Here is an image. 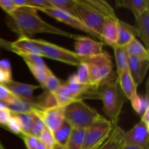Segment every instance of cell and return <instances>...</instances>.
Returning a JSON list of instances; mask_svg holds the SVG:
<instances>
[{
	"label": "cell",
	"instance_id": "52a82bcc",
	"mask_svg": "<svg viewBox=\"0 0 149 149\" xmlns=\"http://www.w3.org/2000/svg\"><path fill=\"white\" fill-rule=\"evenodd\" d=\"M77 16L81 23L88 29L94 32L100 38L103 30L105 17L90 7L83 1V0H77L76 5Z\"/></svg>",
	"mask_w": 149,
	"mask_h": 149
},
{
	"label": "cell",
	"instance_id": "74e56055",
	"mask_svg": "<svg viewBox=\"0 0 149 149\" xmlns=\"http://www.w3.org/2000/svg\"><path fill=\"white\" fill-rule=\"evenodd\" d=\"M6 126L9 128V130L12 132L16 134V135H20V134L21 135L22 134L21 128H20V125L19 124L18 120L13 114H12L11 117L8 120V122H7Z\"/></svg>",
	"mask_w": 149,
	"mask_h": 149
},
{
	"label": "cell",
	"instance_id": "d6a6232c",
	"mask_svg": "<svg viewBox=\"0 0 149 149\" xmlns=\"http://www.w3.org/2000/svg\"><path fill=\"white\" fill-rule=\"evenodd\" d=\"M26 65L29 67V70L31 72V74H33V77L39 81L40 85L43 87L45 81H46L47 77V73L49 68L47 67L45 68H40V67L36 66V65H33L29 63H26Z\"/></svg>",
	"mask_w": 149,
	"mask_h": 149
},
{
	"label": "cell",
	"instance_id": "60d3db41",
	"mask_svg": "<svg viewBox=\"0 0 149 149\" xmlns=\"http://www.w3.org/2000/svg\"><path fill=\"white\" fill-rule=\"evenodd\" d=\"M11 116L12 113L7 109V107L0 109V124L4 125H7V122L11 117Z\"/></svg>",
	"mask_w": 149,
	"mask_h": 149
},
{
	"label": "cell",
	"instance_id": "3957f363",
	"mask_svg": "<svg viewBox=\"0 0 149 149\" xmlns=\"http://www.w3.org/2000/svg\"><path fill=\"white\" fill-rule=\"evenodd\" d=\"M88 67L90 84L100 87L117 78L113 72L112 57L106 51L100 55L84 58Z\"/></svg>",
	"mask_w": 149,
	"mask_h": 149
},
{
	"label": "cell",
	"instance_id": "4316f807",
	"mask_svg": "<svg viewBox=\"0 0 149 149\" xmlns=\"http://www.w3.org/2000/svg\"><path fill=\"white\" fill-rule=\"evenodd\" d=\"M71 130V127L65 120L63 122V123L56 130L53 132L54 138H55V140L57 143L64 146L65 144L66 143L67 141H68V138L69 137Z\"/></svg>",
	"mask_w": 149,
	"mask_h": 149
},
{
	"label": "cell",
	"instance_id": "277c9868",
	"mask_svg": "<svg viewBox=\"0 0 149 149\" xmlns=\"http://www.w3.org/2000/svg\"><path fill=\"white\" fill-rule=\"evenodd\" d=\"M65 120L74 129L86 130L91 126L101 115L93 108L79 99L65 107Z\"/></svg>",
	"mask_w": 149,
	"mask_h": 149
},
{
	"label": "cell",
	"instance_id": "6da1fadb",
	"mask_svg": "<svg viewBox=\"0 0 149 149\" xmlns=\"http://www.w3.org/2000/svg\"><path fill=\"white\" fill-rule=\"evenodd\" d=\"M33 7H17L15 11L7 15L6 23L10 30L19 36H33L36 33H52L75 39L78 36L70 32L60 29L42 20Z\"/></svg>",
	"mask_w": 149,
	"mask_h": 149
},
{
	"label": "cell",
	"instance_id": "5b68a950",
	"mask_svg": "<svg viewBox=\"0 0 149 149\" xmlns=\"http://www.w3.org/2000/svg\"><path fill=\"white\" fill-rule=\"evenodd\" d=\"M32 42L36 44L42 51L43 58H49L60 61L68 65L78 67L84 58L77 55L75 52L60 47L58 45L48 42L43 39H31Z\"/></svg>",
	"mask_w": 149,
	"mask_h": 149
},
{
	"label": "cell",
	"instance_id": "8fae6325",
	"mask_svg": "<svg viewBox=\"0 0 149 149\" xmlns=\"http://www.w3.org/2000/svg\"><path fill=\"white\" fill-rule=\"evenodd\" d=\"M64 111L65 107L55 106L44 109L38 116L42 118L46 127L53 132L65 121Z\"/></svg>",
	"mask_w": 149,
	"mask_h": 149
},
{
	"label": "cell",
	"instance_id": "8992f818",
	"mask_svg": "<svg viewBox=\"0 0 149 149\" xmlns=\"http://www.w3.org/2000/svg\"><path fill=\"white\" fill-rule=\"evenodd\" d=\"M112 125L110 120L101 116L85 130L81 149H97L109 136Z\"/></svg>",
	"mask_w": 149,
	"mask_h": 149
},
{
	"label": "cell",
	"instance_id": "1f68e13d",
	"mask_svg": "<svg viewBox=\"0 0 149 149\" xmlns=\"http://www.w3.org/2000/svg\"><path fill=\"white\" fill-rule=\"evenodd\" d=\"M12 80V68L10 61L1 60L0 61V84H4Z\"/></svg>",
	"mask_w": 149,
	"mask_h": 149
},
{
	"label": "cell",
	"instance_id": "8d00e7d4",
	"mask_svg": "<svg viewBox=\"0 0 149 149\" xmlns=\"http://www.w3.org/2000/svg\"><path fill=\"white\" fill-rule=\"evenodd\" d=\"M21 137L28 149H37L39 143V138L32 136L29 134H21Z\"/></svg>",
	"mask_w": 149,
	"mask_h": 149
},
{
	"label": "cell",
	"instance_id": "603a6c76",
	"mask_svg": "<svg viewBox=\"0 0 149 149\" xmlns=\"http://www.w3.org/2000/svg\"><path fill=\"white\" fill-rule=\"evenodd\" d=\"M85 130L71 128L69 137L64 149H81L82 146Z\"/></svg>",
	"mask_w": 149,
	"mask_h": 149
},
{
	"label": "cell",
	"instance_id": "836d02e7",
	"mask_svg": "<svg viewBox=\"0 0 149 149\" xmlns=\"http://www.w3.org/2000/svg\"><path fill=\"white\" fill-rule=\"evenodd\" d=\"M77 81L79 84H90V77H89L88 67L87 63L83 60L82 62L78 66V71L75 74Z\"/></svg>",
	"mask_w": 149,
	"mask_h": 149
},
{
	"label": "cell",
	"instance_id": "44dd1931",
	"mask_svg": "<svg viewBox=\"0 0 149 149\" xmlns=\"http://www.w3.org/2000/svg\"><path fill=\"white\" fill-rule=\"evenodd\" d=\"M116 5L130 10L135 17L149 10L148 0H116Z\"/></svg>",
	"mask_w": 149,
	"mask_h": 149
},
{
	"label": "cell",
	"instance_id": "e575fe53",
	"mask_svg": "<svg viewBox=\"0 0 149 149\" xmlns=\"http://www.w3.org/2000/svg\"><path fill=\"white\" fill-rule=\"evenodd\" d=\"M39 142L42 143L47 149H52L56 145V141L54 138L53 132L48 128H45L39 138Z\"/></svg>",
	"mask_w": 149,
	"mask_h": 149
},
{
	"label": "cell",
	"instance_id": "9c48e42d",
	"mask_svg": "<svg viewBox=\"0 0 149 149\" xmlns=\"http://www.w3.org/2000/svg\"><path fill=\"white\" fill-rule=\"evenodd\" d=\"M74 40L75 52L82 58L95 56L103 52L104 43L102 42H97L89 36L80 35H78Z\"/></svg>",
	"mask_w": 149,
	"mask_h": 149
},
{
	"label": "cell",
	"instance_id": "d590c367",
	"mask_svg": "<svg viewBox=\"0 0 149 149\" xmlns=\"http://www.w3.org/2000/svg\"><path fill=\"white\" fill-rule=\"evenodd\" d=\"M45 128H46V126H45V123L42 121V118L37 115V117H36L34 124L32 126L31 130L29 132V135L39 138Z\"/></svg>",
	"mask_w": 149,
	"mask_h": 149
},
{
	"label": "cell",
	"instance_id": "ab89813d",
	"mask_svg": "<svg viewBox=\"0 0 149 149\" xmlns=\"http://www.w3.org/2000/svg\"><path fill=\"white\" fill-rule=\"evenodd\" d=\"M0 7L5 11L7 15L12 13L17 9L13 0H0Z\"/></svg>",
	"mask_w": 149,
	"mask_h": 149
},
{
	"label": "cell",
	"instance_id": "7402d4cb",
	"mask_svg": "<svg viewBox=\"0 0 149 149\" xmlns=\"http://www.w3.org/2000/svg\"><path fill=\"white\" fill-rule=\"evenodd\" d=\"M86 4L90 6L101 15L106 17H116L113 7L103 0H83Z\"/></svg>",
	"mask_w": 149,
	"mask_h": 149
},
{
	"label": "cell",
	"instance_id": "f6af8a7d",
	"mask_svg": "<svg viewBox=\"0 0 149 149\" xmlns=\"http://www.w3.org/2000/svg\"><path fill=\"white\" fill-rule=\"evenodd\" d=\"M52 149H64V146L60 145V144L56 143V145H55Z\"/></svg>",
	"mask_w": 149,
	"mask_h": 149
},
{
	"label": "cell",
	"instance_id": "e0dca14e",
	"mask_svg": "<svg viewBox=\"0 0 149 149\" xmlns=\"http://www.w3.org/2000/svg\"><path fill=\"white\" fill-rule=\"evenodd\" d=\"M137 36L141 38L144 44V47L149 49V10L135 17L134 26Z\"/></svg>",
	"mask_w": 149,
	"mask_h": 149
},
{
	"label": "cell",
	"instance_id": "f35d334b",
	"mask_svg": "<svg viewBox=\"0 0 149 149\" xmlns=\"http://www.w3.org/2000/svg\"><path fill=\"white\" fill-rule=\"evenodd\" d=\"M17 97L3 84H0V101L2 103H7L12 99Z\"/></svg>",
	"mask_w": 149,
	"mask_h": 149
},
{
	"label": "cell",
	"instance_id": "2e32d148",
	"mask_svg": "<svg viewBox=\"0 0 149 149\" xmlns=\"http://www.w3.org/2000/svg\"><path fill=\"white\" fill-rule=\"evenodd\" d=\"M5 104L12 113H34L39 115L41 112L44 109H45L39 106L36 103H31V102L17 98V97L12 99Z\"/></svg>",
	"mask_w": 149,
	"mask_h": 149
},
{
	"label": "cell",
	"instance_id": "ac0fdd59",
	"mask_svg": "<svg viewBox=\"0 0 149 149\" xmlns=\"http://www.w3.org/2000/svg\"><path fill=\"white\" fill-rule=\"evenodd\" d=\"M11 45L12 52H21L26 53H31L35 55H42V51L39 48V47L33 43L31 40V38L26 37V36H19L17 39L13 42H10Z\"/></svg>",
	"mask_w": 149,
	"mask_h": 149
},
{
	"label": "cell",
	"instance_id": "d4e9b609",
	"mask_svg": "<svg viewBox=\"0 0 149 149\" xmlns=\"http://www.w3.org/2000/svg\"><path fill=\"white\" fill-rule=\"evenodd\" d=\"M17 118L21 128L22 134H29L32 126L36 121L37 114L34 113H12Z\"/></svg>",
	"mask_w": 149,
	"mask_h": 149
},
{
	"label": "cell",
	"instance_id": "ffe728a7",
	"mask_svg": "<svg viewBox=\"0 0 149 149\" xmlns=\"http://www.w3.org/2000/svg\"><path fill=\"white\" fill-rule=\"evenodd\" d=\"M136 31L134 26L119 19L118 20L117 45L126 46L132 39L136 38Z\"/></svg>",
	"mask_w": 149,
	"mask_h": 149
},
{
	"label": "cell",
	"instance_id": "bcb514c9",
	"mask_svg": "<svg viewBox=\"0 0 149 149\" xmlns=\"http://www.w3.org/2000/svg\"><path fill=\"white\" fill-rule=\"evenodd\" d=\"M37 149H47V148H46V147H45V146H44L43 144L42 143H40V142H39V145H38Z\"/></svg>",
	"mask_w": 149,
	"mask_h": 149
},
{
	"label": "cell",
	"instance_id": "b9f144b4",
	"mask_svg": "<svg viewBox=\"0 0 149 149\" xmlns=\"http://www.w3.org/2000/svg\"><path fill=\"white\" fill-rule=\"evenodd\" d=\"M141 116H141V121H142L148 127H149V108L146 110V111Z\"/></svg>",
	"mask_w": 149,
	"mask_h": 149
},
{
	"label": "cell",
	"instance_id": "484cf974",
	"mask_svg": "<svg viewBox=\"0 0 149 149\" xmlns=\"http://www.w3.org/2000/svg\"><path fill=\"white\" fill-rule=\"evenodd\" d=\"M126 47L128 55H135L143 59L149 60L148 50L136 38L132 39L128 45H127Z\"/></svg>",
	"mask_w": 149,
	"mask_h": 149
},
{
	"label": "cell",
	"instance_id": "d6986e66",
	"mask_svg": "<svg viewBox=\"0 0 149 149\" xmlns=\"http://www.w3.org/2000/svg\"><path fill=\"white\" fill-rule=\"evenodd\" d=\"M118 80H119L121 90L125 97L129 100H132L134 96L138 94L137 93L138 87L134 82L133 79L130 74L128 68L124 70L122 73L118 75Z\"/></svg>",
	"mask_w": 149,
	"mask_h": 149
},
{
	"label": "cell",
	"instance_id": "ba28073f",
	"mask_svg": "<svg viewBox=\"0 0 149 149\" xmlns=\"http://www.w3.org/2000/svg\"><path fill=\"white\" fill-rule=\"evenodd\" d=\"M37 10H39V11L47 14V15L56 19V20H59V21L62 22V23H65V24L68 25V26H71V27L74 28V29L81 31L87 33L88 35H90V36H93V37L97 38V39H99L100 40H101L100 38L99 37L97 34H95L94 32H93L92 31H90V29H87V28L81 23V21L78 18V17L73 15L69 14V13L59 10V9L55 8V7L40 8L38 9Z\"/></svg>",
	"mask_w": 149,
	"mask_h": 149
},
{
	"label": "cell",
	"instance_id": "7a4b0ae2",
	"mask_svg": "<svg viewBox=\"0 0 149 149\" xmlns=\"http://www.w3.org/2000/svg\"><path fill=\"white\" fill-rule=\"evenodd\" d=\"M99 93L104 113L112 124H118L126 97L121 90L118 77L99 87Z\"/></svg>",
	"mask_w": 149,
	"mask_h": 149
},
{
	"label": "cell",
	"instance_id": "83f0119b",
	"mask_svg": "<svg viewBox=\"0 0 149 149\" xmlns=\"http://www.w3.org/2000/svg\"><path fill=\"white\" fill-rule=\"evenodd\" d=\"M49 2L52 7L59 9L77 17L76 12L77 0H49Z\"/></svg>",
	"mask_w": 149,
	"mask_h": 149
},
{
	"label": "cell",
	"instance_id": "9a60e30c",
	"mask_svg": "<svg viewBox=\"0 0 149 149\" xmlns=\"http://www.w3.org/2000/svg\"><path fill=\"white\" fill-rule=\"evenodd\" d=\"M118 20L117 17H106L102 30V41L113 48L117 45Z\"/></svg>",
	"mask_w": 149,
	"mask_h": 149
},
{
	"label": "cell",
	"instance_id": "cb8c5ba5",
	"mask_svg": "<svg viewBox=\"0 0 149 149\" xmlns=\"http://www.w3.org/2000/svg\"><path fill=\"white\" fill-rule=\"evenodd\" d=\"M113 52H114L115 61L117 68V74L119 75L120 73L127 68L129 55L127 54L126 46L116 45L113 47Z\"/></svg>",
	"mask_w": 149,
	"mask_h": 149
},
{
	"label": "cell",
	"instance_id": "f546056e",
	"mask_svg": "<svg viewBox=\"0 0 149 149\" xmlns=\"http://www.w3.org/2000/svg\"><path fill=\"white\" fill-rule=\"evenodd\" d=\"M131 104H132L133 109L137 113L142 115L146 111V110L149 108L148 93L146 94V97L140 96L137 94L131 100Z\"/></svg>",
	"mask_w": 149,
	"mask_h": 149
},
{
	"label": "cell",
	"instance_id": "4dcf8cb0",
	"mask_svg": "<svg viewBox=\"0 0 149 149\" xmlns=\"http://www.w3.org/2000/svg\"><path fill=\"white\" fill-rule=\"evenodd\" d=\"M15 53L22 57V58L24 60L26 63L31 64V65H36V66L40 67V68H45L47 67V65H46L45 62L44 61L43 57L40 56V55L21 52H16Z\"/></svg>",
	"mask_w": 149,
	"mask_h": 149
},
{
	"label": "cell",
	"instance_id": "5bb4252c",
	"mask_svg": "<svg viewBox=\"0 0 149 149\" xmlns=\"http://www.w3.org/2000/svg\"><path fill=\"white\" fill-rule=\"evenodd\" d=\"M126 146L125 130L118 124H113L109 136L97 149H123Z\"/></svg>",
	"mask_w": 149,
	"mask_h": 149
},
{
	"label": "cell",
	"instance_id": "30bf717a",
	"mask_svg": "<svg viewBox=\"0 0 149 149\" xmlns=\"http://www.w3.org/2000/svg\"><path fill=\"white\" fill-rule=\"evenodd\" d=\"M127 146L149 149V127L142 121H140L133 127L125 132Z\"/></svg>",
	"mask_w": 149,
	"mask_h": 149
},
{
	"label": "cell",
	"instance_id": "f1b7e54d",
	"mask_svg": "<svg viewBox=\"0 0 149 149\" xmlns=\"http://www.w3.org/2000/svg\"><path fill=\"white\" fill-rule=\"evenodd\" d=\"M62 84V81L49 68L47 73V77L46 81H45V84H44L43 88H45L48 93L53 94L61 87Z\"/></svg>",
	"mask_w": 149,
	"mask_h": 149
},
{
	"label": "cell",
	"instance_id": "7c38bea8",
	"mask_svg": "<svg viewBox=\"0 0 149 149\" xmlns=\"http://www.w3.org/2000/svg\"><path fill=\"white\" fill-rule=\"evenodd\" d=\"M148 66L149 60L143 59L135 55L128 56L127 68L137 87L143 81L148 72Z\"/></svg>",
	"mask_w": 149,
	"mask_h": 149
},
{
	"label": "cell",
	"instance_id": "7bdbcfd3",
	"mask_svg": "<svg viewBox=\"0 0 149 149\" xmlns=\"http://www.w3.org/2000/svg\"><path fill=\"white\" fill-rule=\"evenodd\" d=\"M0 46H1L2 47H4V49H8V50L12 51L11 45H10V42H7V41L2 39L1 38H0Z\"/></svg>",
	"mask_w": 149,
	"mask_h": 149
},
{
	"label": "cell",
	"instance_id": "4fadbf2b",
	"mask_svg": "<svg viewBox=\"0 0 149 149\" xmlns=\"http://www.w3.org/2000/svg\"><path fill=\"white\" fill-rule=\"evenodd\" d=\"M3 85L7 87L17 98L26 100L31 103H36V99H35V97H33V93L35 90L39 89L40 86L25 84V83L15 81L13 80L5 83Z\"/></svg>",
	"mask_w": 149,
	"mask_h": 149
},
{
	"label": "cell",
	"instance_id": "ee69618b",
	"mask_svg": "<svg viewBox=\"0 0 149 149\" xmlns=\"http://www.w3.org/2000/svg\"><path fill=\"white\" fill-rule=\"evenodd\" d=\"M123 149H142L139 147H135V146H126Z\"/></svg>",
	"mask_w": 149,
	"mask_h": 149
}]
</instances>
